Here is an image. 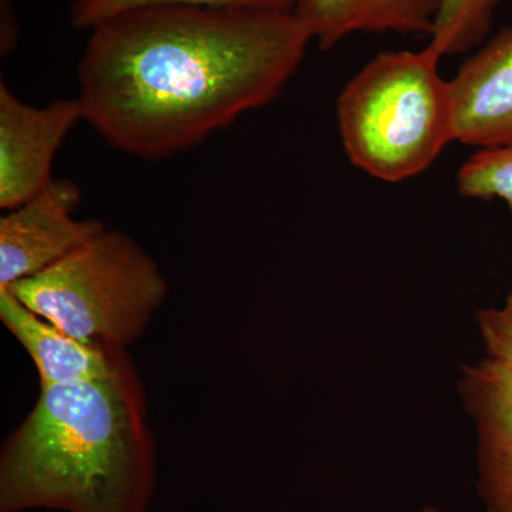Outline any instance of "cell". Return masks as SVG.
<instances>
[{
  "label": "cell",
  "instance_id": "obj_11",
  "mask_svg": "<svg viewBox=\"0 0 512 512\" xmlns=\"http://www.w3.org/2000/svg\"><path fill=\"white\" fill-rule=\"evenodd\" d=\"M501 2L503 0H443L427 47L441 59L478 49L490 35Z\"/></svg>",
  "mask_w": 512,
  "mask_h": 512
},
{
  "label": "cell",
  "instance_id": "obj_5",
  "mask_svg": "<svg viewBox=\"0 0 512 512\" xmlns=\"http://www.w3.org/2000/svg\"><path fill=\"white\" fill-rule=\"evenodd\" d=\"M84 120L79 99L43 107L19 99L0 82V207L9 211L52 183L57 151Z\"/></svg>",
  "mask_w": 512,
  "mask_h": 512
},
{
  "label": "cell",
  "instance_id": "obj_13",
  "mask_svg": "<svg viewBox=\"0 0 512 512\" xmlns=\"http://www.w3.org/2000/svg\"><path fill=\"white\" fill-rule=\"evenodd\" d=\"M456 181L463 197L500 200L512 211V143L477 150L461 165Z\"/></svg>",
  "mask_w": 512,
  "mask_h": 512
},
{
  "label": "cell",
  "instance_id": "obj_10",
  "mask_svg": "<svg viewBox=\"0 0 512 512\" xmlns=\"http://www.w3.org/2000/svg\"><path fill=\"white\" fill-rule=\"evenodd\" d=\"M480 426V493L487 512H512V380L485 360L467 376Z\"/></svg>",
  "mask_w": 512,
  "mask_h": 512
},
{
  "label": "cell",
  "instance_id": "obj_12",
  "mask_svg": "<svg viewBox=\"0 0 512 512\" xmlns=\"http://www.w3.org/2000/svg\"><path fill=\"white\" fill-rule=\"evenodd\" d=\"M298 2L299 0H74L70 8V22L76 29L92 30L121 13L158 5L293 13Z\"/></svg>",
  "mask_w": 512,
  "mask_h": 512
},
{
  "label": "cell",
  "instance_id": "obj_7",
  "mask_svg": "<svg viewBox=\"0 0 512 512\" xmlns=\"http://www.w3.org/2000/svg\"><path fill=\"white\" fill-rule=\"evenodd\" d=\"M456 141L477 150L512 143V26L467 57L450 80Z\"/></svg>",
  "mask_w": 512,
  "mask_h": 512
},
{
  "label": "cell",
  "instance_id": "obj_6",
  "mask_svg": "<svg viewBox=\"0 0 512 512\" xmlns=\"http://www.w3.org/2000/svg\"><path fill=\"white\" fill-rule=\"evenodd\" d=\"M80 198L73 181L53 180L0 218V288L40 274L106 228L73 217Z\"/></svg>",
  "mask_w": 512,
  "mask_h": 512
},
{
  "label": "cell",
  "instance_id": "obj_8",
  "mask_svg": "<svg viewBox=\"0 0 512 512\" xmlns=\"http://www.w3.org/2000/svg\"><path fill=\"white\" fill-rule=\"evenodd\" d=\"M0 320L32 357L39 372L40 386L110 375L120 349H124L73 338L30 311L6 288H0Z\"/></svg>",
  "mask_w": 512,
  "mask_h": 512
},
{
  "label": "cell",
  "instance_id": "obj_4",
  "mask_svg": "<svg viewBox=\"0 0 512 512\" xmlns=\"http://www.w3.org/2000/svg\"><path fill=\"white\" fill-rule=\"evenodd\" d=\"M6 289L73 338L126 349L146 332L168 285L133 238L106 227L55 265Z\"/></svg>",
  "mask_w": 512,
  "mask_h": 512
},
{
  "label": "cell",
  "instance_id": "obj_3",
  "mask_svg": "<svg viewBox=\"0 0 512 512\" xmlns=\"http://www.w3.org/2000/svg\"><path fill=\"white\" fill-rule=\"evenodd\" d=\"M440 60L427 46L383 52L346 83L336 120L350 163L376 180L402 183L429 170L456 141Z\"/></svg>",
  "mask_w": 512,
  "mask_h": 512
},
{
  "label": "cell",
  "instance_id": "obj_15",
  "mask_svg": "<svg viewBox=\"0 0 512 512\" xmlns=\"http://www.w3.org/2000/svg\"><path fill=\"white\" fill-rule=\"evenodd\" d=\"M421 512H439V511L434 510V508L427 507V508H424V510H423V511H421Z\"/></svg>",
  "mask_w": 512,
  "mask_h": 512
},
{
  "label": "cell",
  "instance_id": "obj_9",
  "mask_svg": "<svg viewBox=\"0 0 512 512\" xmlns=\"http://www.w3.org/2000/svg\"><path fill=\"white\" fill-rule=\"evenodd\" d=\"M443 0H299L293 15L320 50L356 33L430 36Z\"/></svg>",
  "mask_w": 512,
  "mask_h": 512
},
{
  "label": "cell",
  "instance_id": "obj_1",
  "mask_svg": "<svg viewBox=\"0 0 512 512\" xmlns=\"http://www.w3.org/2000/svg\"><path fill=\"white\" fill-rule=\"evenodd\" d=\"M79 64L84 120L143 160L187 153L268 106L312 43L293 13L158 5L89 30Z\"/></svg>",
  "mask_w": 512,
  "mask_h": 512
},
{
  "label": "cell",
  "instance_id": "obj_14",
  "mask_svg": "<svg viewBox=\"0 0 512 512\" xmlns=\"http://www.w3.org/2000/svg\"><path fill=\"white\" fill-rule=\"evenodd\" d=\"M480 325L487 362L512 380V292L501 308L481 312Z\"/></svg>",
  "mask_w": 512,
  "mask_h": 512
},
{
  "label": "cell",
  "instance_id": "obj_2",
  "mask_svg": "<svg viewBox=\"0 0 512 512\" xmlns=\"http://www.w3.org/2000/svg\"><path fill=\"white\" fill-rule=\"evenodd\" d=\"M156 481L146 393L120 349L110 375L40 386L0 453V512H147Z\"/></svg>",
  "mask_w": 512,
  "mask_h": 512
}]
</instances>
